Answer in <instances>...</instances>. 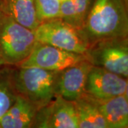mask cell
Listing matches in <instances>:
<instances>
[{"instance_id":"1","label":"cell","mask_w":128,"mask_h":128,"mask_svg":"<svg viewBox=\"0 0 128 128\" xmlns=\"http://www.w3.org/2000/svg\"><path fill=\"white\" fill-rule=\"evenodd\" d=\"M90 44L128 36V4L124 0H94L82 28Z\"/></svg>"},{"instance_id":"2","label":"cell","mask_w":128,"mask_h":128,"mask_svg":"<svg viewBox=\"0 0 128 128\" xmlns=\"http://www.w3.org/2000/svg\"><path fill=\"white\" fill-rule=\"evenodd\" d=\"M57 72L36 67H17V69L12 70L15 91L39 109L56 97Z\"/></svg>"},{"instance_id":"3","label":"cell","mask_w":128,"mask_h":128,"mask_svg":"<svg viewBox=\"0 0 128 128\" xmlns=\"http://www.w3.org/2000/svg\"><path fill=\"white\" fill-rule=\"evenodd\" d=\"M36 43L34 31L4 14L0 24V55L6 66H18L31 54Z\"/></svg>"},{"instance_id":"4","label":"cell","mask_w":128,"mask_h":128,"mask_svg":"<svg viewBox=\"0 0 128 128\" xmlns=\"http://www.w3.org/2000/svg\"><path fill=\"white\" fill-rule=\"evenodd\" d=\"M36 41L64 50L84 55L90 43L82 29L75 27L60 18L43 22L34 30Z\"/></svg>"},{"instance_id":"5","label":"cell","mask_w":128,"mask_h":128,"mask_svg":"<svg viewBox=\"0 0 128 128\" xmlns=\"http://www.w3.org/2000/svg\"><path fill=\"white\" fill-rule=\"evenodd\" d=\"M84 56L92 66L103 68L128 78V37L96 41L90 44Z\"/></svg>"},{"instance_id":"6","label":"cell","mask_w":128,"mask_h":128,"mask_svg":"<svg viewBox=\"0 0 128 128\" xmlns=\"http://www.w3.org/2000/svg\"><path fill=\"white\" fill-rule=\"evenodd\" d=\"M84 59L86 57L82 54L36 41L31 54L17 67H36L50 71H60Z\"/></svg>"},{"instance_id":"7","label":"cell","mask_w":128,"mask_h":128,"mask_svg":"<svg viewBox=\"0 0 128 128\" xmlns=\"http://www.w3.org/2000/svg\"><path fill=\"white\" fill-rule=\"evenodd\" d=\"M32 128H78L73 102L56 96L38 110Z\"/></svg>"},{"instance_id":"8","label":"cell","mask_w":128,"mask_h":128,"mask_svg":"<svg viewBox=\"0 0 128 128\" xmlns=\"http://www.w3.org/2000/svg\"><path fill=\"white\" fill-rule=\"evenodd\" d=\"M92 67V65L84 59L58 71L55 81L56 96L73 102L83 96Z\"/></svg>"},{"instance_id":"9","label":"cell","mask_w":128,"mask_h":128,"mask_svg":"<svg viewBox=\"0 0 128 128\" xmlns=\"http://www.w3.org/2000/svg\"><path fill=\"white\" fill-rule=\"evenodd\" d=\"M128 78L92 66L88 76L85 94L102 99L128 95Z\"/></svg>"},{"instance_id":"10","label":"cell","mask_w":128,"mask_h":128,"mask_svg":"<svg viewBox=\"0 0 128 128\" xmlns=\"http://www.w3.org/2000/svg\"><path fill=\"white\" fill-rule=\"evenodd\" d=\"M96 105L105 119L108 128H128V95L115 96L109 98H96L88 96Z\"/></svg>"},{"instance_id":"11","label":"cell","mask_w":128,"mask_h":128,"mask_svg":"<svg viewBox=\"0 0 128 128\" xmlns=\"http://www.w3.org/2000/svg\"><path fill=\"white\" fill-rule=\"evenodd\" d=\"M38 108L18 96L13 105L0 120V128H31Z\"/></svg>"},{"instance_id":"12","label":"cell","mask_w":128,"mask_h":128,"mask_svg":"<svg viewBox=\"0 0 128 128\" xmlns=\"http://www.w3.org/2000/svg\"><path fill=\"white\" fill-rule=\"evenodd\" d=\"M0 5L5 14L32 31L40 24L36 16L34 0H2Z\"/></svg>"},{"instance_id":"13","label":"cell","mask_w":128,"mask_h":128,"mask_svg":"<svg viewBox=\"0 0 128 128\" xmlns=\"http://www.w3.org/2000/svg\"><path fill=\"white\" fill-rule=\"evenodd\" d=\"M78 128H108L96 105L85 94L73 101Z\"/></svg>"},{"instance_id":"14","label":"cell","mask_w":128,"mask_h":128,"mask_svg":"<svg viewBox=\"0 0 128 128\" xmlns=\"http://www.w3.org/2000/svg\"><path fill=\"white\" fill-rule=\"evenodd\" d=\"M94 0H63L59 18L75 27L82 29Z\"/></svg>"},{"instance_id":"15","label":"cell","mask_w":128,"mask_h":128,"mask_svg":"<svg viewBox=\"0 0 128 128\" xmlns=\"http://www.w3.org/2000/svg\"><path fill=\"white\" fill-rule=\"evenodd\" d=\"M16 97L12 80V70L4 68L0 73V120L13 105Z\"/></svg>"},{"instance_id":"16","label":"cell","mask_w":128,"mask_h":128,"mask_svg":"<svg viewBox=\"0 0 128 128\" xmlns=\"http://www.w3.org/2000/svg\"><path fill=\"white\" fill-rule=\"evenodd\" d=\"M34 3L39 23L59 18L60 0H34Z\"/></svg>"},{"instance_id":"17","label":"cell","mask_w":128,"mask_h":128,"mask_svg":"<svg viewBox=\"0 0 128 128\" xmlns=\"http://www.w3.org/2000/svg\"><path fill=\"white\" fill-rule=\"evenodd\" d=\"M5 66H6V64H5L3 58H2V56L0 55V73L2 71L3 69L4 68Z\"/></svg>"},{"instance_id":"18","label":"cell","mask_w":128,"mask_h":128,"mask_svg":"<svg viewBox=\"0 0 128 128\" xmlns=\"http://www.w3.org/2000/svg\"><path fill=\"white\" fill-rule=\"evenodd\" d=\"M4 12L2 11V7H1V5H0V24H1V22H2V18L4 17Z\"/></svg>"},{"instance_id":"19","label":"cell","mask_w":128,"mask_h":128,"mask_svg":"<svg viewBox=\"0 0 128 128\" xmlns=\"http://www.w3.org/2000/svg\"><path fill=\"white\" fill-rule=\"evenodd\" d=\"M2 0H0V4H1V3H2Z\"/></svg>"},{"instance_id":"20","label":"cell","mask_w":128,"mask_h":128,"mask_svg":"<svg viewBox=\"0 0 128 128\" xmlns=\"http://www.w3.org/2000/svg\"><path fill=\"white\" fill-rule=\"evenodd\" d=\"M60 2H61V1H63V0H60Z\"/></svg>"}]
</instances>
